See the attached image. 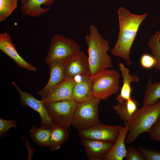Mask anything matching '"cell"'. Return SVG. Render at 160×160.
Masks as SVG:
<instances>
[{
    "label": "cell",
    "mask_w": 160,
    "mask_h": 160,
    "mask_svg": "<svg viewBox=\"0 0 160 160\" xmlns=\"http://www.w3.org/2000/svg\"><path fill=\"white\" fill-rule=\"evenodd\" d=\"M119 32L117 42L111 51L113 55L121 57L127 65L132 64L130 50L140 26L147 13L138 15L132 14L122 7L118 10Z\"/></svg>",
    "instance_id": "6da1fadb"
},
{
    "label": "cell",
    "mask_w": 160,
    "mask_h": 160,
    "mask_svg": "<svg viewBox=\"0 0 160 160\" xmlns=\"http://www.w3.org/2000/svg\"><path fill=\"white\" fill-rule=\"evenodd\" d=\"M89 31L84 38L88 47L91 75L101 70L111 68L113 65L111 57L107 53L110 48L108 42L100 34L94 24H90Z\"/></svg>",
    "instance_id": "7a4b0ae2"
},
{
    "label": "cell",
    "mask_w": 160,
    "mask_h": 160,
    "mask_svg": "<svg viewBox=\"0 0 160 160\" xmlns=\"http://www.w3.org/2000/svg\"><path fill=\"white\" fill-rule=\"evenodd\" d=\"M160 116V100L155 104L143 106L134 113L128 124L125 143L135 142L142 134L147 132Z\"/></svg>",
    "instance_id": "3957f363"
},
{
    "label": "cell",
    "mask_w": 160,
    "mask_h": 160,
    "mask_svg": "<svg viewBox=\"0 0 160 160\" xmlns=\"http://www.w3.org/2000/svg\"><path fill=\"white\" fill-rule=\"evenodd\" d=\"M93 97L104 100L116 94L119 89L120 74L114 69H104L90 75Z\"/></svg>",
    "instance_id": "277c9868"
},
{
    "label": "cell",
    "mask_w": 160,
    "mask_h": 160,
    "mask_svg": "<svg viewBox=\"0 0 160 160\" xmlns=\"http://www.w3.org/2000/svg\"><path fill=\"white\" fill-rule=\"evenodd\" d=\"M100 101L93 97L87 102H77L72 124L76 129L83 130L101 123L98 107Z\"/></svg>",
    "instance_id": "5b68a950"
},
{
    "label": "cell",
    "mask_w": 160,
    "mask_h": 160,
    "mask_svg": "<svg viewBox=\"0 0 160 160\" xmlns=\"http://www.w3.org/2000/svg\"><path fill=\"white\" fill-rule=\"evenodd\" d=\"M80 51V47L73 39L55 34L51 39L45 61L48 64L55 61H63Z\"/></svg>",
    "instance_id": "8992f818"
},
{
    "label": "cell",
    "mask_w": 160,
    "mask_h": 160,
    "mask_svg": "<svg viewBox=\"0 0 160 160\" xmlns=\"http://www.w3.org/2000/svg\"><path fill=\"white\" fill-rule=\"evenodd\" d=\"M77 103L72 99L45 104L55 125L67 129L72 125Z\"/></svg>",
    "instance_id": "52a82bcc"
},
{
    "label": "cell",
    "mask_w": 160,
    "mask_h": 160,
    "mask_svg": "<svg viewBox=\"0 0 160 160\" xmlns=\"http://www.w3.org/2000/svg\"><path fill=\"white\" fill-rule=\"evenodd\" d=\"M122 125L109 126L101 123L87 129L78 131L81 138L104 140L114 143L118 139Z\"/></svg>",
    "instance_id": "ba28073f"
},
{
    "label": "cell",
    "mask_w": 160,
    "mask_h": 160,
    "mask_svg": "<svg viewBox=\"0 0 160 160\" xmlns=\"http://www.w3.org/2000/svg\"><path fill=\"white\" fill-rule=\"evenodd\" d=\"M65 79L90 75L88 57L80 51L63 61Z\"/></svg>",
    "instance_id": "9c48e42d"
},
{
    "label": "cell",
    "mask_w": 160,
    "mask_h": 160,
    "mask_svg": "<svg viewBox=\"0 0 160 160\" xmlns=\"http://www.w3.org/2000/svg\"><path fill=\"white\" fill-rule=\"evenodd\" d=\"M12 84L21 97L20 102L21 105L31 108L39 114L41 126L52 127L55 125L49 114L45 103L42 100H39L28 92H22L14 82Z\"/></svg>",
    "instance_id": "30bf717a"
},
{
    "label": "cell",
    "mask_w": 160,
    "mask_h": 160,
    "mask_svg": "<svg viewBox=\"0 0 160 160\" xmlns=\"http://www.w3.org/2000/svg\"><path fill=\"white\" fill-rule=\"evenodd\" d=\"M76 81V77L65 79L53 87L42 100L47 103L73 99L72 90Z\"/></svg>",
    "instance_id": "8fae6325"
},
{
    "label": "cell",
    "mask_w": 160,
    "mask_h": 160,
    "mask_svg": "<svg viewBox=\"0 0 160 160\" xmlns=\"http://www.w3.org/2000/svg\"><path fill=\"white\" fill-rule=\"evenodd\" d=\"M81 144L90 160H101L111 148L114 143L107 141L82 138Z\"/></svg>",
    "instance_id": "7c38bea8"
},
{
    "label": "cell",
    "mask_w": 160,
    "mask_h": 160,
    "mask_svg": "<svg viewBox=\"0 0 160 160\" xmlns=\"http://www.w3.org/2000/svg\"><path fill=\"white\" fill-rule=\"evenodd\" d=\"M0 49L9 56L20 67L29 71H36V68L23 58L17 51L9 35L7 32L0 34Z\"/></svg>",
    "instance_id": "4fadbf2b"
},
{
    "label": "cell",
    "mask_w": 160,
    "mask_h": 160,
    "mask_svg": "<svg viewBox=\"0 0 160 160\" xmlns=\"http://www.w3.org/2000/svg\"><path fill=\"white\" fill-rule=\"evenodd\" d=\"M63 61H56L48 64L50 69V76L49 81L46 86L38 92L41 100H43L53 87L65 79Z\"/></svg>",
    "instance_id": "5bb4252c"
},
{
    "label": "cell",
    "mask_w": 160,
    "mask_h": 160,
    "mask_svg": "<svg viewBox=\"0 0 160 160\" xmlns=\"http://www.w3.org/2000/svg\"><path fill=\"white\" fill-rule=\"evenodd\" d=\"M90 75L80 76V80L76 81L73 89L72 96L73 99L77 102H87L93 98L91 90Z\"/></svg>",
    "instance_id": "9a60e30c"
},
{
    "label": "cell",
    "mask_w": 160,
    "mask_h": 160,
    "mask_svg": "<svg viewBox=\"0 0 160 160\" xmlns=\"http://www.w3.org/2000/svg\"><path fill=\"white\" fill-rule=\"evenodd\" d=\"M128 124L123 126L119 136L109 151L103 158V160H122L126 156L127 149L125 140L128 132Z\"/></svg>",
    "instance_id": "2e32d148"
},
{
    "label": "cell",
    "mask_w": 160,
    "mask_h": 160,
    "mask_svg": "<svg viewBox=\"0 0 160 160\" xmlns=\"http://www.w3.org/2000/svg\"><path fill=\"white\" fill-rule=\"evenodd\" d=\"M55 0H27L26 3L20 7L23 15L39 17L50 9L51 5Z\"/></svg>",
    "instance_id": "e0dca14e"
},
{
    "label": "cell",
    "mask_w": 160,
    "mask_h": 160,
    "mask_svg": "<svg viewBox=\"0 0 160 160\" xmlns=\"http://www.w3.org/2000/svg\"><path fill=\"white\" fill-rule=\"evenodd\" d=\"M119 65L123 78V84L120 93L117 96L116 100L118 103H121L131 97L132 89L131 83L132 82H138L139 79L137 76L129 74V69L125 67L124 63H120Z\"/></svg>",
    "instance_id": "ac0fdd59"
},
{
    "label": "cell",
    "mask_w": 160,
    "mask_h": 160,
    "mask_svg": "<svg viewBox=\"0 0 160 160\" xmlns=\"http://www.w3.org/2000/svg\"><path fill=\"white\" fill-rule=\"evenodd\" d=\"M138 105L137 101L131 97L123 102L114 105L113 108L125 125L128 124L132 116L138 109Z\"/></svg>",
    "instance_id": "d6986e66"
},
{
    "label": "cell",
    "mask_w": 160,
    "mask_h": 160,
    "mask_svg": "<svg viewBox=\"0 0 160 160\" xmlns=\"http://www.w3.org/2000/svg\"><path fill=\"white\" fill-rule=\"evenodd\" d=\"M160 98V82L153 83L148 77L145 92L143 106H146L156 104Z\"/></svg>",
    "instance_id": "ffe728a7"
},
{
    "label": "cell",
    "mask_w": 160,
    "mask_h": 160,
    "mask_svg": "<svg viewBox=\"0 0 160 160\" xmlns=\"http://www.w3.org/2000/svg\"><path fill=\"white\" fill-rule=\"evenodd\" d=\"M51 127L40 126L36 128L33 126L30 130V136L32 140L38 145L48 147L50 144Z\"/></svg>",
    "instance_id": "44dd1931"
},
{
    "label": "cell",
    "mask_w": 160,
    "mask_h": 160,
    "mask_svg": "<svg viewBox=\"0 0 160 160\" xmlns=\"http://www.w3.org/2000/svg\"><path fill=\"white\" fill-rule=\"evenodd\" d=\"M51 129L49 147L52 151L60 148L62 144L67 140L69 133L67 129L57 125L52 126Z\"/></svg>",
    "instance_id": "7402d4cb"
},
{
    "label": "cell",
    "mask_w": 160,
    "mask_h": 160,
    "mask_svg": "<svg viewBox=\"0 0 160 160\" xmlns=\"http://www.w3.org/2000/svg\"><path fill=\"white\" fill-rule=\"evenodd\" d=\"M160 31L156 32L151 37L148 45L156 60L154 68L160 71Z\"/></svg>",
    "instance_id": "603a6c76"
},
{
    "label": "cell",
    "mask_w": 160,
    "mask_h": 160,
    "mask_svg": "<svg viewBox=\"0 0 160 160\" xmlns=\"http://www.w3.org/2000/svg\"><path fill=\"white\" fill-rule=\"evenodd\" d=\"M18 0H0V22L4 20L17 7Z\"/></svg>",
    "instance_id": "cb8c5ba5"
},
{
    "label": "cell",
    "mask_w": 160,
    "mask_h": 160,
    "mask_svg": "<svg viewBox=\"0 0 160 160\" xmlns=\"http://www.w3.org/2000/svg\"><path fill=\"white\" fill-rule=\"evenodd\" d=\"M17 121L14 119L7 120L0 118V137H4L7 135L8 129L11 127H15Z\"/></svg>",
    "instance_id": "d4e9b609"
},
{
    "label": "cell",
    "mask_w": 160,
    "mask_h": 160,
    "mask_svg": "<svg viewBox=\"0 0 160 160\" xmlns=\"http://www.w3.org/2000/svg\"><path fill=\"white\" fill-rule=\"evenodd\" d=\"M140 63L143 68L150 69L154 67L156 63V60L153 55L145 53L140 57Z\"/></svg>",
    "instance_id": "484cf974"
},
{
    "label": "cell",
    "mask_w": 160,
    "mask_h": 160,
    "mask_svg": "<svg viewBox=\"0 0 160 160\" xmlns=\"http://www.w3.org/2000/svg\"><path fill=\"white\" fill-rule=\"evenodd\" d=\"M127 160H146L140 151L132 146H129L125 157Z\"/></svg>",
    "instance_id": "4316f807"
},
{
    "label": "cell",
    "mask_w": 160,
    "mask_h": 160,
    "mask_svg": "<svg viewBox=\"0 0 160 160\" xmlns=\"http://www.w3.org/2000/svg\"><path fill=\"white\" fill-rule=\"evenodd\" d=\"M148 133L153 140L160 142V116Z\"/></svg>",
    "instance_id": "83f0119b"
},
{
    "label": "cell",
    "mask_w": 160,
    "mask_h": 160,
    "mask_svg": "<svg viewBox=\"0 0 160 160\" xmlns=\"http://www.w3.org/2000/svg\"><path fill=\"white\" fill-rule=\"evenodd\" d=\"M139 150L147 160H160V152L140 147Z\"/></svg>",
    "instance_id": "f1b7e54d"
},
{
    "label": "cell",
    "mask_w": 160,
    "mask_h": 160,
    "mask_svg": "<svg viewBox=\"0 0 160 160\" xmlns=\"http://www.w3.org/2000/svg\"><path fill=\"white\" fill-rule=\"evenodd\" d=\"M27 1V0H21L22 5L25 4L26 3Z\"/></svg>",
    "instance_id": "f546056e"
}]
</instances>
